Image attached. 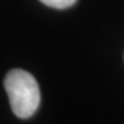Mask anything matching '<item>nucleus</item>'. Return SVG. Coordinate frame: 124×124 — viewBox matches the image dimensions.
Masks as SVG:
<instances>
[{
  "label": "nucleus",
  "mask_w": 124,
  "mask_h": 124,
  "mask_svg": "<svg viewBox=\"0 0 124 124\" xmlns=\"http://www.w3.org/2000/svg\"><path fill=\"white\" fill-rule=\"evenodd\" d=\"M10 108L20 119H28L37 111L41 91L36 78L25 70H10L4 80Z\"/></svg>",
  "instance_id": "nucleus-1"
},
{
  "label": "nucleus",
  "mask_w": 124,
  "mask_h": 124,
  "mask_svg": "<svg viewBox=\"0 0 124 124\" xmlns=\"http://www.w3.org/2000/svg\"><path fill=\"white\" fill-rule=\"evenodd\" d=\"M39 1L54 9H66V8H70L71 5H74L76 0H39Z\"/></svg>",
  "instance_id": "nucleus-2"
}]
</instances>
